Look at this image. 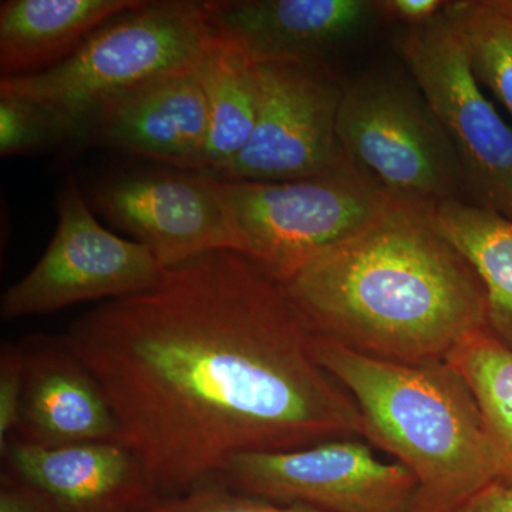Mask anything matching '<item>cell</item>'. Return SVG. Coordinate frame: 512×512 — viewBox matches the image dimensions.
<instances>
[{
	"mask_svg": "<svg viewBox=\"0 0 512 512\" xmlns=\"http://www.w3.org/2000/svg\"><path fill=\"white\" fill-rule=\"evenodd\" d=\"M282 282L210 252L111 299L63 336L109 400L161 498L218 483L232 458L365 439Z\"/></svg>",
	"mask_w": 512,
	"mask_h": 512,
	"instance_id": "6da1fadb",
	"label": "cell"
},
{
	"mask_svg": "<svg viewBox=\"0 0 512 512\" xmlns=\"http://www.w3.org/2000/svg\"><path fill=\"white\" fill-rule=\"evenodd\" d=\"M220 484L238 493L323 512H419V485L403 464L384 463L360 439L241 454Z\"/></svg>",
	"mask_w": 512,
	"mask_h": 512,
	"instance_id": "9c48e42d",
	"label": "cell"
},
{
	"mask_svg": "<svg viewBox=\"0 0 512 512\" xmlns=\"http://www.w3.org/2000/svg\"><path fill=\"white\" fill-rule=\"evenodd\" d=\"M20 348L25 382L12 439L47 447L120 441L106 394L63 336H28Z\"/></svg>",
	"mask_w": 512,
	"mask_h": 512,
	"instance_id": "9a60e30c",
	"label": "cell"
},
{
	"mask_svg": "<svg viewBox=\"0 0 512 512\" xmlns=\"http://www.w3.org/2000/svg\"><path fill=\"white\" fill-rule=\"evenodd\" d=\"M73 141L69 127L52 111L18 94L0 92V154L22 156Z\"/></svg>",
	"mask_w": 512,
	"mask_h": 512,
	"instance_id": "44dd1931",
	"label": "cell"
},
{
	"mask_svg": "<svg viewBox=\"0 0 512 512\" xmlns=\"http://www.w3.org/2000/svg\"><path fill=\"white\" fill-rule=\"evenodd\" d=\"M214 181L237 252L282 284L397 200L353 163L302 180Z\"/></svg>",
	"mask_w": 512,
	"mask_h": 512,
	"instance_id": "5b68a950",
	"label": "cell"
},
{
	"mask_svg": "<svg viewBox=\"0 0 512 512\" xmlns=\"http://www.w3.org/2000/svg\"><path fill=\"white\" fill-rule=\"evenodd\" d=\"M490 5L507 18L512 19V0H488Z\"/></svg>",
	"mask_w": 512,
	"mask_h": 512,
	"instance_id": "4316f807",
	"label": "cell"
},
{
	"mask_svg": "<svg viewBox=\"0 0 512 512\" xmlns=\"http://www.w3.org/2000/svg\"><path fill=\"white\" fill-rule=\"evenodd\" d=\"M208 134L207 99L197 70H191L111 100L90 121L83 144H99L173 170L204 174Z\"/></svg>",
	"mask_w": 512,
	"mask_h": 512,
	"instance_id": "4fadbf2b",
	"label": "cell"
},
{
	"mask_svg": "<svg viewBox=\"0 0 512 512\" xmlns=\"http://www.w3.org/2000/svg\"><path fill=\"white\" fill-rule=\"evenodd\" d=\"M336 131L353 164L399 200L473 204L463 164L412 76L373 69L343 86Z\"/></svg>",
	"mask_w": 512,
	"mask_h": 512,
	"instance_id": "8992f818",
	"label": "cell"
},
{
	"mask_svg": "<svg viewBox=\"0 0 512 512\" xmlns=\"http://www.w3.org/2000/svg\"><path fill=\"white\" fill-rule=\"evenodd\" d=\"M433 224L473 266L484 286L491 332L512 348V221L478 205H430Z\"/></svg>",
	"mask_w": 512,
	"mask_h": 512,
	"instance_id": "ac0fdd59",
	"label": "cell"
},
{
	"mask_svg": "<svg viewBox=\"0 0 512 512\" xmlns=\"http://www.w3.org/2000/svg\"><path fill=\"white\" fill-rule=\"evenodd\" d=\"M151 512H323L302 504H282L238 493L212 483L178 497L165 498Z\"/></svg>",
	"mask_w": 512,
	"mask_h": 512,
	"instance_id": "7402d4cb",
	"label": "cell"
},
{
	"mask_svg": "<svg viewBox=\"0 0 512 512\" xmlns=\"http://www.w3.org/2000/svg\"><path fill=\"white\" fill-rule=\"evenodd\" d=\"M23 382L22 348L5 340L0 349V450L6 447L18 430Z\"/></svg>",
	"mask_w": 512,
	"mask_h": 512,
	"instance_id": "603a6c76",
	"label": "cell"
},
{
	"mask_svg": "<svg viewBox=\"0 0 512 512\" xmlns=\"http://www.w3.org/2000/svg\"><path fill=\"white\" fill-rule=\"evenodd\" d=\"M215 28L207 2L144 0L87 37L55 67L0 79V92L42 104L83 143L90 121L111 100L137 87L200 66Z\"/></svg>",
	"mask_w": 512,
	"mask_h": 512,
	"instance_id": "277c9868",
	"label": "cell"
},
{
	"mask_svg": "<svg viewBox=\"0 0 512 512\" xmlns=\"http://www.w3.org/2000/svg\"><path fill=\"white\" fill-rule=\"evenodd\" d=\"M258 70L254 131L217 180H302L352 164L336 131L343 86L329 67L262 62Z\"/></svg>",
	"mask_w": 512,
	"mask_h": 512,
	"instance_id": "30bf717a",
	"label": "cell"
},
{
	"mask_svg": "<svg viewBox=\"0 0 512 512\" xmlns=\"http://www.w3.org/2000/svg\"><path fill=\"white\" fill-rule=\"evenodd\" d=\"M0 451L6 471L45 491L59 512H151L163 500L121 441L47 447L10 439Z\"/></svg>",
	"mask_w": 512,
	"mask_h": 512,
	"instance_id": "5bb4252c",
	"label": "cell"
},
{
	"mask_svg": "<svg viewBox=\"0 0 512 512\" xmlns=\"http://www.w3.org/2000/svg\"><path fill=\"white\" fill-rule=\"evenodd\" d=\"M144 0H6L0 3L2 79L45 72L101 25Z\"/></svg>",
	"mask_w": 512,
	"mask_h": 512,
	"instance_id": "2e32d148",
	"label": "cell"
},
{
	"mask_svg": "<svg viewBox=\"0 0 512 512\" xmlns=\"http://www.w3.org/2000/svg\"><path fill=\"white\" fill-rule=\"evenodd\" d=\"M320 366L359 407L365 439L396 457L419 485V512H453L501 480L474 394L447 360L404 365L318 336Z\"/></svg>",
	"mask_w": 512,
	"mask_h": 512,
	"instance_id": "3957f363",
	"label": "cell"
},
{
	"mask_svg": "<svg viewBox=\"0 0 512 512\" xmlns=\"http://www.w3.org/2000/svg\"><path fill=\"white\" fill-rule=\"evenodd\" d=\"M90 207L168 269L217 251L237 252L214 178L173 168L121 171L97 181Z\"/></svg>",
	"mask_w": 512,
	"mask_h": 512,
	"instance_id": "8fae6325",
	"label": "cell"
},
{
	"mask_svg": "<svg viewBox=\"0 0 512 512\" xmlns=\"http://www.w3.org/2000/svg\"><path fill=\"white\" fill-rule=\"evenodd\" d=\"M447 362L474 394L500 461L497 483L512 484V348L487 326L467 336Z\"/></svg>",
	"mask_w": 512,
	"mask_h": 512,
	"instance_id": "d6986e66",
	"label": "cell"
},
{
	"mask_svg": "<svg viewBox=\"0 0 512 512\" xmlns=\"http://www.w3.org/2000/svg\"><path fill=\"white\" fill-rule=\"evenodd\" d=\"M284 286L313 336L386 362H444L488 326L480 278L420 202L397 198Z\"/></svg>",
	"mask_w": 512,
	"mask_h": 512,
	"instance_id": "7a4b0ae2",
	"label": "cell"
},
{
	"mask_svg": "<svg viewBox=\"0 0 512 512\" xmlns=\"http://www.w3.org/2000/svg\"><path fill=\"white\" fill-rule=\"evenodd\" d=\"M214 28L197 76L210 119L204 175L221 178L252 136L261 89L258 63L251 53L234 36Z\"/></svg>",
	"mask_w": 512,
	"mask_h": 512,
	"instance_id": "e0dca14e",
	"label": "cell"
},
{
	"mask_svg": "<svg viewBox=\"0 0 512 512\" xmlns=\"http://www.w3.org/2000/svg\"><path fill=\"white\" fill-rule=\"evenodd\" d=\"M0 512H59V508L45 491L6 471L0 478Z\"/></svg>",
	"mask_w": 512,
	"mask_h": 512,
	"instance_id": "cb8c5ba5",
	"label": "cell"
},
{
	"mask_svg": "<svg viewBox=\"0 0 512 512\" xmlns=\"http://www.w3.org/2000/svg\"><path fill=\"white\" fill-rule=\"evenodd\" d=\"M400 52L463 164L473 204L512 221V130L474 76L448 6L407 29Z\"/></svg>",
	"mask_w": 512,
	"mask_h": 512,
	"instance_id": "52a82bcc",
	"label": "cell"
},
{
	"mask_svg": "<svg viewBox=\"0 0 512 512\" xmlns=\"http://www.w3.org/2000/svg\"><path fill=\"white\" fill-rule=\"evenodd\" d=\"M59 222L45 254L3 293L6 320L43 315L96 299H119L157 285L165 269L133 239L120 238L97 221L76 180L57 201Z\"/></svg>",
	"mask_w": 512,
	"mask_h": 512,
	"instance_id": "ba28073f",
	"label": "cell"
},
{
	"mask_svg": "<svg viewBox=\"0 0 512 512\" xmlns=\"http://www.w3.org/2000/svg\"><path fill=\"white\" fill-rule=\"evenodd\" d=\"M448 13L478 83L485 84L512 116V19L488 0L450 2Z\"/></svg>",
	"mask_w": 512,
	"mask_h": 512,
	"instance_id": "ffe728a7",
	"label": "cell"
},
{
	"mask_svg": "<svg viewBox=\"0 0 512 512\" xmlns=\"http://www.w3.org/2000/svg\"><path fill=\"white\" fill-rule=\"evenodd\" d=\"M217 28L239 40L256 63L328 60L382 22L375 0H207Z\"/></svg>",
	"mask_w": 512,
	"mask_h": 512,
	"instance_id": "7c38bea8",
	"label": "cell"
},
{
	"mask_svg": "<svg viewBox=\"0 0 512 512\" xmlns=\"http://www.w3.org/2000/svg\"><path fill=\"white\" fill-rule=\"evenodd\" d=\"M444 0H379L383 20L402 23L407 29L420 28L439 19L446 12Z\"/></svg>",
	"mask_w": 512,
	"mask_h": 512,
	"instance_id": "d4e9b609",
	"label": "cell"
},
{
	"mask_svg": "<svg viewBox=\"0 0 512 512\" xmlns=\"http://www.w3.org/2000/svg\"><path fill=\"white\" fill-rule=\"evenodd\" d=\"M453 512H512V484H490Z\"/></svg>",
	"mask_w": 512,
	"mask_h": 512,
	"instance_id": "484cf974",
	"label": "cell"
}]
</instances>
